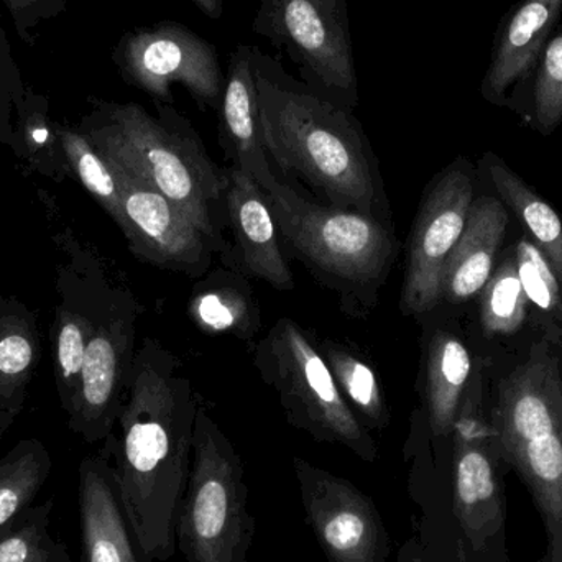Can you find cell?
<instances>
[{
  "mask_svg": "<svg viewBox=\"0 0 562 562\" xmlns=\"http://www.w3.org/2000/svg\"><path fill=\"white\" fill-rule=\"evenodd\" d=\"M201 403L183 363L154 337L135 353L127 398L102 452L111 461L119 497L147 562L171 560L175 525L193 461Z\"/></svg>",
  "mask_w": 562,
  "mask_h": 562,
  "instance_id": "1",
  "label": "cell"
},
{
  "mask_svg": "<svg viewBox=\"0 0 562 562\" xmlns=\"http://www.w3.org/2000/svg\"><path fill=\"white\" fill-rule=\"evenodd\" d=\"M257 92L270 160L326 204L392 223L379 160L352 111L291 81L259 49Z\"/></svg>",
  "mask_w": 562,
  "mask_h": 562,
  "instance_id": "2",
  "label": "cell"
},
{
  "mask_svg": "<svg viewBox=\"0 0 562 562\" xmlns=\"http://www.w3.org/2000/svg\"><path fill=\"white\" fill-rule=\"evenodd\" d=\"M89 102L91 112L76 128L105 160L140 178L183 211L227 260L226 177L191 122L161 102H155L157 115L135 102L95 98Z\"/></svg>",
  "mask_w": 562,
  "mask_h": 562,
  "instance_id": "3",
  "label": "cell"
},
{
  "mask_svg": "<svg viewBox=\"0 0 562 562\" xmlns=\"http://www.w3.org/2000/svg\"><path fill=\"white\" fill-rule=\"evenodd\" d=\"M267 200L284 254L337 294L344 314L369 316L398 257L393 224L307 200L280 180Z\"/></svg>",
  "mask_w": 562,
  "mask_h": 562,
  "instance_id": "4",
  "label": "cell"
},
{
  "mask_svg": "<svg viewBox=\"0 0 562 562\" xmlns=\"http://www.w3.org/2000/svg\"><path fill=\"white\" fill-rule=\"evenodd\" d=\"M550 340L531 347L488 412L498 452L527 485L547 531L562 520V369Z\"/></svg>",
  "mask_w": 562,
  "mask_h": 562,
  "instance_id": "5",
  "label": "cell"
},
{
  "mask_svg": "<svg viewBox=\"0 0 562 562\" xmlns=\"http://www.w3.org/2000/svg\"><path fill=\"white\" fill-rule=\"evenodd\" d=\"M256 537L243 458L203 405L175 538L187 562H247Z\"/></svg>",
  "mask_w": 562,
  "mask_h": 562,
  "instance_id": "6",
  "label": "cell"
},
{
  "mask_svg": "<svg viewBox=\"0 0 562 562\" xmlns=\"http://www.w3.org/2000/svg\"><path fill=\"white\" fill-rule=\"evenodd\" d=\"M252 363L262 382L279 396L293 428L314 441L342 446L362 461L379 459L372 432L347 405L319 346L296 321L280 317L254 344Z\"/></svg>",
  "mask_w": 562,
  "mask_h": 562,
  "instance_id": "7",
  "label": "cell"
},
{
  "mask_svg": "<svg viewBox=\"0 0 562 562\" xmlns=\"http://www.w3.org/2000/svg\"><path fill=\"white\" fill-rule=\"evenodd\" d=\"M481 370H474L452 428V510L465 562H510L507 548L508 465L484 408Z\"/></svg>",
  "mask_w": 562,
  "mask_h": 562,
  "instance_id": "8",
  "label": "cell"
},
{
  "mask_svg": "<svg viewBox=\"0 0 562 562\" xmlns=\"http://www.w3.org/2000/svg\"><path fill=\"white\" fill-rule=\"evenodd\" d=\"M254 32L290 56L311 91L349 111L357 108L347 0H262Z\"/></svg>",
  "mask_w": 562,
  "mask_h": 562,
  "instance_id": "9",
  "label": "cell"
},
{
  "mask_svg": "<svg viewBox=\"0 0 562 562\" xmlns=\"http://www.w3.org/2000/svg\"><path fill=\"white\" fill-rule=\"evenodd\" d=\"M112 61L127 85L155 102L173 105L171 86L181 85L200 111L220 112L226 86L220 52L183 23L160 22L125 33Z\"/></svg>",
  "mask_w": 562,
  "mask_h": 562,
  "instance_id": "10",
  "label": "cell"
},
{
  "mask_svg": "<svg viewBox=\"0 0 562 562\" xmlns=\"http://www.w3.org/2000/svg\"><path fill=\"white\" fill-rule=\"evenodd\" d=\"M474 200V171L465 158L452 161L426 188L406 243L398 303L403 316L423 317L441 304L442 269L464 233Z\"/></svg>",
  "mask_w": 562,
  "mask_h": 562,
  "instance_id": "11",
  "label": "cell"
},
{
  "mask_svg": "<svg viewBox=\"0 0 562 562\" xmlns=\"http://www.w3.org/2000/svg\"><path fill=\"white\" fill-rule=\"evenodd\" d=\"M138 313L134 297L117 291L109 294L99 313L68 413L69 429L89 445L105 441L117 426L137 353Z\"/></svg>",
  "mask_w": 562,
  "mask_h": 562,
  "instance_id": "12",
  "label": "cell"
},
{
  "mask_svg": "<svg viewBox=\"0 0 562 562\" xmlns=\"http://www.w3.org/2000/svg\"><path fill=\"white\" fill-rule=\"evenodd\" d=\"M301 504L329 562H386L392 541L375 502L352 482L293 459Z\"/></svg>",
  "mask_w": 562,
  "mask_h": 562,
  "instance_id": "13",
  "label": "cell"
},
{
  "mask_svg": "<svg viewBox=\"0 0 562 562\" xmlns=\"http://www.w3.org/2000/svg\"><path fill=\"white\" fill-rule=\"evenodd\" d=\"M108 164L121 190V231L135 259L167 272L203 279L213 267L214 256H220L213 240L164 194L117 165Z\"/></svg>",
  "mask_w": 562,
  "mask_h": 562,
  "instance_id": "14",
  "label": "cell"
},
{
  "mask_svg": "<svg viewBox=\"0 0 562 562\" xmlns=\"http://www.w3.org/2000/svg\"><path fill=\"white\" fill-rule=\"evenodd\" d=\"M224 177L227 226L234 236L231 269L244 277L262 280L276 290L293 291L296 284L266 191L239 168L229 167L224 170Z\"/></svg>",
  "mask_w": 562,
  "mask_h": 562,
  "instance_id": "15",
  "label": "cell"
},
{
  "mask_svg": "<svg viewBox=\"0 0 562 562\" xmlns=\"http://www.w3.org/2000/svg\"><path fill=\"white\" fill-rule=\"evenodd\" d=\"M562 20V0H520L495 32L481 94L497 108L514 109Z\"/></svg>",
  "mask_w": 562,
  "mask_h": 562,
  "instance_id": "16",
  "label": "cell"
},
{
  "mask_svg": "<svg viewBox=\"0 0 562 562\" xmlns=\"http://www.w3.org/2000/svg\"><path fill=\"white\" fill-rule=\"evenodd\" d=\"M259 48L237 45L229 56V71L220 112V138L231 167L249 173L266 193L279 178L273 173L260 124L257 92Z\"/></svg>",
  "mask_w": 562,
  "mask_h": 562,
  "instance_id": "17",
  "label": "cell"
},
{
  "mask_svg": "<svg viewBox=\"0 0 562 562\" xmlns=\"http://www.w3.org/2000/svg\"><path fill=\"white\" fill-rule=\"evenodd\" d=\"M78 504L85 562H147L125 517L111 461L102 451L79 464Z\"/></svg>",
  "mask_w": 562,
  "mask_h": 562,
  "instance_id": "18",
  "label": "cell"
},
{
  "mask_svg": "<svg viewBox=\"0 0 562 562\" xmlns=\"http://www.w3.org/2000/svg\"><path fill=\"white\" fill-rule=\"evenodd\" d=\"M89 276H79L75 267L61 270L58 291L61 303L56 306L52 327L53 367L56 392L63 412H71L72 402L81 385L86 349L94 333L99 313L112 291Z\"/></svg>",
  "mask_w": 562,
  "mask_h": 562,
  "instance_id": "19",
  "label": "cell"
},
{
  "mask_svg": "<svg viewBox=\"0 0 562 562\" xmlns=\"http://www.w3.org/2000/svg\"><path fill=\"white\" fill-rule=\"evenodd\" d=\"M508 223L510 214L498 198H475L464 233L442 269L441 303L462 304L479 296L494 272Z\"/></svg>",
  "mask_w": 562,
  "mask_h": 562,
  "instance_id": "20",
  "label": "cell"
},
{
  "mask_svg": "<svg viewBox=\"0 0 562 562\" xmlns=\"http://www.w3.org/2000/svg\"><path fill=\"white\" fill-rule=\"evenodd\" d=\"M472 375L474 362L464 340L449 329L432 330L423 356V403L432 438H451Z\"/></svg>",
  "mask_w": 562,
  "mask_h": 562,
  "instance_id": "21",
  "label": "cell"
},
{
  "mask_svg": "<svg viewBox=\"0 0 562 562\" xmlns=\"http://www.w3.org/2000/svg\"><path fill=\"white\" fill-rule=\"evenodd\" d=\"M188 316L204 334L233 336L246 342H252L262 327L252 286L231 267L207 272L201 279L191 293Z\"/></svg>",
  "mask_w": 562,
  "mask_h": 562,
  "instance_id": "22",
  "label": "cell"
},
{
  "mask_svg": "<svg viewBox=\"0 0 562 562\" xmlns=\"http://www.w3.org/2000/svg\"><path fill=\"white\" fill-rule=\"evenodd\" d=\"M42 360L38 317L22 301L0 296V406L15 413L25 408L29 386Z\"/></svg>",
  "mask_w": 562,
  "mask_h": 562,
  "instance_id": "23",
  "label": "cell"
},
{
  "mask_svg": "<svg viewBox=\"0 0 562 562\" xmlns=\"http://www.w3.org/2000/svg\"><path fill=\"white\" fill-rule=\"evenodd\" d=\"M488 178L508 211L524 224L527 236L553 267L562 284V221L524 178L518 177L501 157H484Z\"/></svg>",
  "mask_w": 562,
  "mask_h": 562,
  "instance_id": "24",
  "label": "cell"
},
{
  "mask_svg": "<svg viewBox=\"0 0 562 562\" xmlns=\"http://www.w3.org/2000/svg\"><path fill=\"white\" fill-rule=\"evenodd\" d=\"M319 352L360 423L370 432L389 428L392 412L373 363L356 347L333 339L321 340Z\"/></svg>",
  "mask_w": 562,
  "mask_h": 562,
  "instance_id": "25",
  "label": "cell"
},
{
  "mask_svg": "<svg viewBox=\"0 0 562 562\" xmlns=\"http://www.w3.org/2000/svg\"><path fill=\"white\" fill-rule=\"evenodd\" d=\"M48 449L38 439H22L0 459V537L33 507L52 474Z\"/></svg>",
  "mask_w": 562,
  "mask_h": 562,
  "instance_id": "26",
  "label": "cell"
},
{
  "mask_svg": "<svg viewBox=\"0 0 562 562\" xmlns=\"http://www.w3.org/2000/svg\"><path fill=\"white\" fill-rule=\"evenodd\" d=\"M58 122L49 117V101L46 95L26 88L22 104L15 108V134L12 151L30 167L53 180H61L71 173Z\"/></svg>",
  "mask_w": 562,
  "mask_h": 562,
  "instance_id": "27",
  "label": "cell"
},
{
  "mask_svg": "<svg viewBox=\"0 0 562 562\" xmlns=\"http://www.w3.org/2000/svg\"><path fill=\"white\" fill-rule=\"evenodd\" d=\"M530 316V301L525 293L514 250L492 272L479 293V317L487 339L520 333Z\"/></svg>",
  "mask_w": 562,
  "mask_h": 562,
  "instance_id": "28",
  "label": "cell"
},
{
  "mask_svg": "<svg viewBox=\"0 0 562 562\" xmlns=\"http://www.w3.org/2000/svg\"><path fill=\"white\" fill-rule=\"evenodd\" d=\"M514 111L544 137L554 134L562 124V20L544 46Z\"/></svg>",
  "mask_w": 562,
  "mask_h": 562,
  "instance_id": "29",
  "label": "cell"
},
{
  "mask_svg": "<svg viewBox=\"0 0 562 562\" xmlns=\"http://www.w3.org/2000/svg\"><path fill=\"white\" fill-rule=\"evenodd\" d=\"M518 276L537 314L543 337L554 347H562V284L543 254L525 234L514 247Z\"/></svg>",
  "mask_w": 562,
  "mask_h": 562,
  "instance_id": "30",
  "label": "cell"
},
{
  "mask_svg": "<svg viewBox=\"0 0 562 562\" xmlns=\"http://www.w3.org/2000/svg\"><path fill=\"white\" fill-rule=\"evenodd\" d=\"M59 137H61L63 150L68 158L71 173L121 229L124 223V211H122L117 178L111 165L78 128L59 125Z\"/></svg>",
  "mask_w": 562,
  "mask_h": 562,
  "instance_id": "31",
  "label": "cell"
},
{
  "mask_svg": "<svg viewBox=\"0 0 562 562\" xmlns=\"http://www.w3.org/2000/svg\"><path fill=\"white\" fill-rule=\"evenodd\" d=\"M55 502L32 507L22 520L0 537V562H46L56 541L49 535Z\"/></svg>",
  "mask_w": 562,
  "mask_h": 562,
  "instance_id": "32",
  "label": "cell"
},
{
  "mask_svg": "<svg viewBox=\"0 0 562 562\" xmlns=\"http://www.w3.org/2000/svg\"><path fill=\"white\" fill-rule=\"evenodd\" d=\"M26 86L12 56L0 15V144L12 147L15 122L12 115L25 98Z\"/></svg>",
  "mask_w": 562,
  "mask_h": 562,
  "instance_id": "33",
  "label": "cell"
},
{
  "mask_svg": "<svg viewBox=\"0 0 562 562\" xmlns=\"http://www.w3.org/2000/svg\"><path fill=\"white\" fill-rule=\"evenodd\" d=\"M12 16L16 35L29 46H35V30L48 20L66 12L68 0H0Z\"/></svg>",
  "mask_w": 562,
  "mask_h": 562,
  "instance_id": "34",
  "label": "cell"
},
{
  "mask_svg": "<svg viewBox=\"0 0 562 562\" xmlns=\"http://www.w3.org/2000/svg\"><path fill=\"white\" fill-rule=\"evenodd\" d=\"M396 562H429V560L428 557H426L425 548L419 543V540L412 538V540H408L403 544Z\"/></svg>",
  "mask_w": 562,
  "mask_h": 562,
  "instance_id": "35",
  "label": "cell"
},
{
  "mask_svg": "<svg viewBox=\"0 0 562 562\" xmlns=\"http://www.w3.org/2000/svg\"><path fill=\"white\" fill-rule=\"evenodd\" d=\"M547 533L550 562H562V520Z\"/></svg>",
  "mask_w": 562,
  "mask_h": 562,
  "instance_id": "36",
  "label": "cell"
},
{
  "mask_svg": "<svg viewBox=\"0 0 562 562\" xmlns=\"http://www.w3.org/2000/svg\"><path fill=\"white\" fill-rule=\"evenodd\" d=\"M204 15L216 20L223 15L224 0H191Z\"/></svg>",
  "mask_w": 562,
  "mask_h": 562,
  "instance_id": "37",
  "label": "cell"
},
{
  "mask_svg": "<svg viewBox=\"0 0 562 562\" xmlns=\"http://www.w3.org/2000/svg\"><path fill=\"white\" fill-rule=\"evenodd\" d=\"M15 413L9 412V409L0 406V445H2L3 436L12 428L13 422H15Z\"/></svg>",
  "mask_w": 562,
  "mask_h": 562,
  "instance_id": "38",
  "label": "cell"
},
{
  "mask_svg": "<svg viewBox=\"0 0 562 562\" xmlns=\"http://www.w3.org/2000/svg\"><path fill=\"white\" fill-rule=\"evenodd\" d=\"M46 562H75L69 557L68 548L65 544L56 541L55 548H53L52 554H49L48 560Z\"/></svg>",
  "mask_w": 562,
  "mask_h": 562,
  "instance_id": "39",
  "label": "cell"
},
{
  "mask_svg": "<svg viewBox=\"0 0 562 562\" xmlns=\"http://www.w3.org/2000/svg\"><path fill=\"white\" fill-rule=\"evenodd\" d=\"M538 562H550V554H548V551H547V554H544V557L541 558V560Z\"/></svg>",
  "mask_w": 562,
  "mask_h": 562,
  "instance_id": "40",
  "label": "cell"
}]
</instances>
